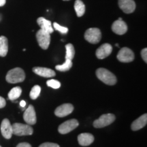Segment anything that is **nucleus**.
<instances>
[{"instance_id":"nucleus-22","label":"nucleus","mask_w":147,"mask_h":147,"mask_svg":"<svg viewBox=\"0 0 147 147\" xmlns=\"http://www.w3.org/2000/svg\"><path fill=\"white\" fill-rule=\"evenodd\" d=\"M72 67V62L71 60L65 59V63L62 64V65H57L55 66V68L57 70L59 71H67L71 69Z\"/></svg>"},{"instance_id":"nucleus-8","label":"nucleus","mask_w":147,"mask_h":147,"mask_svg":"<svg viewBox=\"0 0 147 147\" xmlns=\"http://www.w3.org/2000/svg\"><path fill=\"white\" fill-rule=\"evenodd\" d=\"M79 123L76 119H70V120L66 121L62 124H61L58 128V131L61 134H68L74 129H76Z\"/></svg>"},{"instance_id":"nucleus-34","label":"nucleus","mask_w":147,"mask_h":147,"mask_svg":"<svg viewBox=\"0 0 147 147\" xmlns=\"http://www.w3.org/2000/svg\"><path fill=\"white\" fill-rule=\"evenodd\" d=\"M0 147H2V146H0Z\"/></svg>"},{"instance_id":"nucleus-33","label":"nucleus","mask_w":147,"mask_h":147,"mask_svg":"<svg viewBox=\"0 0 147 147\" xmlns=\"http://www.w3.org/2000/svg\"><path fill=\"white\" fill-rule=\"evenodd\" d=\"M63 1H69V0H63Z\"/></svg>"},{"instance_id":"nucleus-21","label":"nucleus","mask_w":147,"mask_h":147,"mask_svg":"<svg viewBox=\"0 0 147 147\" xmlns=\"http://www.w3.org/2000/svg\"><path fill=\"white\" fill-rule=\"evenodd\" d=\"M22 93V89L20 87H16L12 88L8 93V98L10 100H15L21 96Z\"/></svg>"},{"instance_id":"nucleus-3","label":"nucleus","mask_w":147,"mask_h":147,"mask_svg":"<svg viewBox=\"0 0 147 147\" xmlns=\"http://www.w3.org/2000/svg\"><path fill=\"white\" fill-rule=\"evenodd\" d=\"M12 131L13 134L18 136H30L34 133L33 128L28 124H22L16 123L12 125Z\"/></svg>"},{"instance_id":"nucleus-11","label":"nucleus","mask_w":147,"mask_h":147,"mask_svg":"<svg viewBox=\"0 0 147 147\" xmlns=\"http://www.w3.org/2000/svg\"><path fill=\"white\" fill-rule=\"evenodd\" d=\"M112 51H113L112 46L110 44L106 43L102 45L97 49L95 55L99 59H104L111 54Z\"/></svg>"},{"instance_id":"nucleus-6","label":"nucleus","mask_w":147,"mask_h":147,"mask_svg":"<svg viewBox=\"0 0 147 147\" xmlns=\"http://www.w3.org/2000/svg\"><path fill=\"white\" fill-rule=\"evenodd\" d=\"M36 38L40 47L44 50H47L50 45L51 34L40 29L36 34Z\"/></svg>"},{"instance_id":"nucleus-7","label":"nucleus","mask_w":147,"mask_h":147,"mask_svg":"<svg viewBox=\"0 0 147 147\" xmlns=\"http://www.w3.org/2000/svg\"><path fill=\"white\" fill-rule=\"evenodd\" d=\"M119 61L123 63H129L133 61L134 59V53L129 48H122L117 56Z\"/></svg>"},{"instance_id":"nucleus-32","label":"nucleus","mask_w":147,"mask_h":147,"mask_svg":"<svg viewBox=\"0 0 147 147\" xmlns=\"http://www.w3.org/2000/svg\"><path fill=\"white\" fill-rule=\"evenodd\" d=\"M5 2H6V0H0V7L4 5Z\"/></svg>"},{"instance_id":"nucleus-15","label":"nucleus","mask_w":147,"mask_h":147,"mask_svg":"<svg viewBox=\"0 0 147 147\" xmlns=\"http://www.w3.org/2000/svg\"><path fill=\"white\" fill-rule=\"evenodd\" d=\"M33 71L36 74L45 78H51L55 76V71L53 69L42 67H35L33 68Z\"/></svg>"},{"instance_id":"nucleus-31","label":"nucleus","mask_w":147,"mask_h":147,"mask_svg":"<svg viewBox=\"0 0 147 147\" xmlns=\"http://www.w3.org/2000/svg\"><path fill=\"white\" fill-rule=\"evenodd\" d=\"M20 106H21L22 108H25V106H26V102L24 100L21 101V102H20Z\"/></svg>"},{"instance_id":"nucleus-4","label":"nucleus","mask_w":147,"mask_h":147,"mask_svg":"<svg viewBox=\"0 0 147 147\" xmlns=\"http://www.w3.org/2000/svg\"><path fill=\"white\" fill-rule=\"evenodd\" d=\"M102 38V33L98 28H89L84 33V39L91 44H97Z\"/></svg>"},{"instance_id":"nucleus-25","label":"nucleus","mask_w":147,"mask_h":147,"mask_svg":"<svg viewBox=\"0 0 147 147\" xmlns=\"http://www.w3.org/2000/svg\"><path fill=\"white\" fill-rule=\"evenodd\" d=\"M47 84L49 87H51L55 89H57L61 87L60 82L57 80H54V79H51V80H48L47 82Z\"/></svg>"},{"instance_id":"nucleus-23","label":"nucleus","mask_w":147,"mask_h":147,"mask_svg":"<svg viewBox=\"0 0 147 147\" xmlns=\"http://www.w3.org/2000/svg\"><path fill=\"white\" fill-rule=\"evenodd\" d=\"M65 59L72 60L75 55V50L74 46L71 44H67L65 45Z\"/></svg>"},{"instance_id":"nucleus-9","label":"nucleus","mask_w":147,"mask_h":147,"mask_svg":"<svg viewBox=\"0 0 147 147\" xmlns=\"http://www.w3.org/2000/svg\"><path fill=\"white\" fill-rule=\"evenodd\" d=\"M23 119L29 125H33L36 123V114L34 107L32 105H29L25 110L23 114Z\"/></svg>"},{"instance_id":"nucleus-20","label":"nucleus","mask_w":147,"mask_h":147,"mask_svg":"<svg viewBox=\"0 0 147 147\" xmlns=\"http://www.w3.org/2000/svg\"><path fill=\"white\" fill-rule=\"evenodd\" d=\"M74 9L78 17H81L85 12V5L81 0H76L74 3Z\"/></svg>"},{"instance_id":"nucleus-16","label":"nucleus","mask_w":147,"mask_h":147,"mask_svg":"<svg viewBox=\"0 0 147 147\" xmlns=\"http://www.w3.org/2000/svg\"><path fill=\"white\" fill-rule=\"evenodd\" d=\"M93 141H94V136L91 134H80L78 136V142L79 144L82 146H89L93 142Z\"/></svg>"},{"instance_id":"nucleus-19","label":"nucleus","mask_w":147,"mask_h":147,"mask_svg":"<svg viewBox=\"0 0 147 147\" xmlns=\"http://www.w3.org/2000/svg\"><path fill=\"white\" fill-rule=\"evenodd\" d=\"M8 51V39L5 36L0 37V57H5Z\"/></svg>"},{"instance_id":"nucleus-28","label":"nucleus","mask_w":147,"mask_h":147,"mask_svg":"<svg viewBox=\"0 0 147 147\" xmlns=\"http://www.w3.org/2000/svg\"><path fill=\"white\" fill-rule=\"evenodd\" d=\"M141 56H142V59L144 61L145 63H147V49L145 48V49H142V51H141Z\"/></svg>"},{"instance_id":"nucleus-2","label":"nucleus","mask_w":147,"mask_h":147,"mask_svg":"<svg viewBox=\"0 0 147 147\" xmlns=\"http://www.w3.org/2000/svg\"><path fill=\"white\" fill-rule=\"evenodd\" d=\"M96 76L101 81L108 85H115L117 83V78L115 75L105 68L97 69Z\"/></svg>"},{"instance_id":"nucleus-24","label":"nucleus","mask_w":147,"mask_h":147,"mask_svg":"<svg viewBox=\"0 0 147 147\" xmlns=\"http://www.w3.org/2000/svg\"><path fill=\"white\" fill-rule=\"evenodd\" d=\"M40 92H41V87L39 85H35L31 90L29 96L32 100H36L39 97Z\"/></svg>"},{"instance_id":"nucleus-14","label":"nucleus","mask_w":147,"mask_h":147,"mask_svg":"<svg viewBox=\"0 0 147 147\" xmlns=\"http://www.w3.org/2000/svg\"><path fill=\"white\" fill-rule=\"evenodd\" d=\"M112 30L118 35H123L127 31V25L123 20H117L112 25Z\"/></svg>"},{"instance_id":"nucleus-26","label":"nucleus","mask_w":147,"mask_h":147,"mask_svg":"<svg viewBox=\"0 0 147 147\" xmlns=\"http://www.w3.org/2000/svg\"><path fill=\"white\" fill-rule=\"evenodd\" d=\"M53 28L56 29V30L58 31V32H59L61 34H65L68 32V29H67V27L61 26V25H59V24L57 23H53Z\"/></svg>"},{"instance_id":"nucleus-17","label":"nucleus","mask_w":147,"mask_h":147,"mask_svg":"<svg viewBox=\"0 0 147 147\" xmlns=\"http://www.w3.org/2000/svg\"><path fill=\"white\" fill-rule=\"evenodd\" d=\"M37 23L39 25L40 29H42V30L45 31L49 34H52L54 32V29L52 27V23L49 20L43 17H40L37 20Z\"/></svg>"},{"instance_id":"nucleus-5","label":"nucleus","mask_w":147,"mask_h":147,"mask_svg":"<svg viewBox=\"0 0 147 147\" xmlns=\"http://www.w3.org/2000/svg\"><path fill=\"white\" fill-rule=\"evenodd\" d=\"M115 120V116L113 114L102 115L97 120L93 122V126L95 128H102L112 124Z\"/></svg>"},{"instance_id":"nucleus-12","label":"nucleus","mask_w":147,"mask_h":147,"mask_svg":"<svg viewBox=\"0 0 147 147\" xmlns=\"http://www.w3.org/2000/svg\"><path fill=\"white\" fill-rule=\"evenodd\" d=\"M120 8L126 14H131L136 9V3L134 0H119Z\"/></svg>"},{"instance_id":"nucleus-1","label":"nucleus","mask_w":147,"mask_h":147,"mask_svg":"<svg viewBox=\"0 0 147 147\" xmlns=\"http://www.w3.org/2000/svg\"><path fill=\"white\" fill-rule=\"evenodd\" d=\"M5 79L7 82L12 84L23 82L25 79V71L20 67H16L8 71Z\"/></svg>"},{"instance_id":"nucleus-27","label":"nucleus","mask_w":147,"mask_h":147,"mask_svg":"<svg viewBox=\"0 0 147 147\" xmlns=\"http://www.w3.org/2000/svg\"><path fill=\"white\" fill-rule=\"evenodd\" d=\"M39 147H60L59 145L55 143L52 142H45L41 145H40Z\"/></svg>"},{"instance_id":"nucleus-13","label":"nucleus","mask_w":147,"mask_h":147,"mask_svg":"<svg viewBox=\"0 0 147 147\" xmlns=\"http://www.w3.org/2000/svg\"><path fill=\"white\" fill-rule=\"evenodd\" d=\"M1 132L5 139H10L12 138V134H13L12 126L8 119H4L1 122Z\"/></svg>"},{"instance_id":"nucleus-18","label":"nucleus","mask_w":147,"mask_h":147,"mask_svg":"<svg viewBox=\"0 0 147 147\" xmlns=\"http://www.w3.org/2000/svg\"><path fill=\"white\" fill-rule=\"evenodd\" d=\"M147 123V115L144 114L140 117L138 119H137L136 120H135L131 124V129L133 131H138V130L144 127Z\"/></svg>"},{"instance_id":"nucleus-10","label":"nucleus","mask_w":147,"mask_h":147,"mask_svg":"<svg viewBox=\"0 0 147 147\" xmlns=\"http://www.w3.org/2000/svg\"><path fill=\"white\" fill-rule=\"evenodd\" d=\"M74 110V106L71 104H63L58 106L55 110V114L57 117H64L70 115Z\"/></svg>"},{"instance_id":"nucleus-29","label":"nucleus","mask_w":147,"mask_h":147,"mask_svg":"<svg viewBox=\"0 0 147 147\" xmlns=\"http://www.w3.org/2000/svg\"><path fill=\"white\" fill-rule=\"evenodd\" d=\"M5 104H6V102H5V100L3 97L0 96V108H2L5 107Z\"/></svg>"},{"instance_id":"nucleus-30","label":"nucleus","mask_w":147,"mask_h":147,"mask_svg":"<svg viewBox=\"0 0 147 147\" xmlns=\"http://www.w3.org/2000/svg\"><path fill=\"white\" fill-rule=\"evenodd\" d=\"M16 147H32V146H31V144H29V143L22 142L18 144L17 146H16Z\"/></svg>"}]
</instances>
